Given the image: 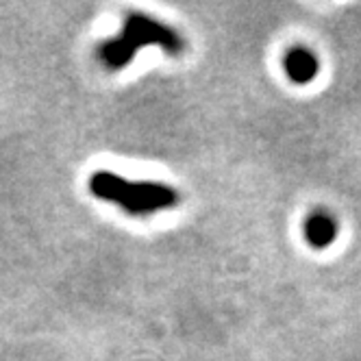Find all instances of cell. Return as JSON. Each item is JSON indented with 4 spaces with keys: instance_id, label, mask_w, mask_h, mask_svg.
<instances>
[{
    "instance_id": "1",
    "label": "cell",
    "mask_w": 361,
    "mask_h": 361,
    "mask_svg": "<svg viewBox=\"0 0 361 361\" xmlns=\"http://www.w3.org/2000/svg\"><path fill=\"white\" fill-rule=\"evenodd\" d=\"M144 46H159L174 57L180 55L185 42L174 29L161 24L159 20L144 13H128L122 31L98 46V57L109 70H122L135 59L137 50Z\"/></svg>"
},
{
    "instance_id": "2",
    "label": "cell",
    "mask_w": 361,
    "mask_h": 361,
    "mask_svg": "<svg viewBox=\"0 0 361 361\" xmlns=\"http://www.w3.org/2000/svg\"><path fill=\"white\" fill-rule=\"evenodd\" d=\"M92 196L114 202L131 216H148L178 204V192L164 183L150 180H126L116 172L98 170L87 180Z\"/></svg>"
},
{
    "instance_id": "3",
    "label": "cell",
    "mask_w": 361,
    "mask_h": 361,
    "mask_svg": "<svg viewBox=\"0 0 361 361\" xmlns=\"http://www.w3.org/2000/svg\"><path fill=\"white\" fill-rule=\"evenodd\" d=\"M283 68H286V74L298 85L314 81L318 76L320 63L318 57L312 53L309 48L302 46H294L286 53V59H283Z\"/></svg>"
},
{
    "instance_id": "4",
    "label": "cell",
    "mask_w": 361,
    "mask_h": 361,
    "mask_svg": "<svg viewBox=\"0 0 361 361\" xmlns=\"http://www.w3.org/2000/svg\"><path fill=\"white\" fill-rule=\"evenodd\" d=\"M335 235H338V224L329 214H314L305 222V238L314 248H326Z\"/></svg>"
}]
</instances>
